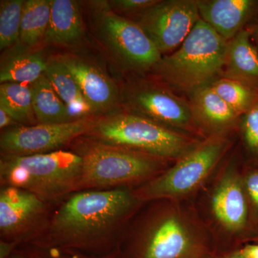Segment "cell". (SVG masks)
Here are the masks:
<instances>
[{
	"mask_svg": "<svg viewBox=\"0 0 258 258\" xmlns=\"http://www.w3.org/2000/svg\"><path fill=\"white\" fill-rule=\"evenodd\" d=\"M210 86L240 117L258 105L257 86L222 77Z\"/></svg>",
	"mask_w": 258,
	"mask_h": 258,
	"instance_id": "cell-23",
	"label": "cell"
},
{
	"mask_svg": "<svg viewBox=\"0 0 258 258\" xmlns=\"http://www.w3.org/2000/svg\"><path fill=\"white\" fill-rule=\"evenodd\" d=\"M77 81L93 113L111 109L118 102L114 83L96 66L71 55L57 57Z\"/></svg>",
	"mask_w": 258,
	"mask_h": 258,
	"instance_id": "cell-14",
	"label": "cell"
},
{
	"mask_svg": "<svg viewBox=\"0 0 258 258\" xmlns=\"http://www.w3.org/2000/svg\"><path fill=\"white\" fill-rule=\"evenodd\" d=\"M124 103L127 112L169 128L192 131L198 127L189 100L164 84L139 83L127 90Z\"/></svg>",
	"mask_w": 258,
	"mask_h": 258,
	"instance_id": "cell-10",
	"label": "cell"
},
{
	"mask_svg": "<svg viewBox=\"0 0 258 258\" xmlns=\"http://www.w3.org/2000/svg\"><path fill=\"white\" fill-rule=\"evenodd\" d=\"M222 134L210 135L183 154L169 170L134 191L139 201L174 199L198 188L222 159L228 147Z\"/></svg>",
	"mask_w": 258,
	"mask_h": 258,
	"instance_id": "cell-6",
	"label": "cell"
},
{
	"mask_svg": "<svg viewBox=\"0 0 258 258\" xmlns=\"http://www.w3.org/2000/svg\"><path fill=\"white\" fill-rule=\"evenodd\" d=\"M244 29L227 42L221 76L258 87V51Z\"/></svg>",
	"mask_w": 258,
	"mask_h": 258,
	"instance_id": "cell-16",
	"label": "cell"
},
{
	"mask_svg": "<svg viewBox=\"0 0 258 258\" xmlns=\"http://www.w3.org/2000/svg\"><path fill=\"white\" fill-rule=\"evenodd\" d=\"M16 123L17 122L12 118L11 115L0 107V128L2 130H5L7 128H12L16 125Z\"/></svg>",
	"mask_w": 258,
	"mask_h": 258,
	"instance_id": "cell-30",
	"label": "cell"
},
{
	"mask_svg": "<svg viewBox=\"0 0 258 258\" xmlns=\"http://www.w3.org/2000/svg\"><path fill=\"white\" fill-rule=\"evenodd\" d=\"M86 137L164 159H179L198 144L182 132L129 112L97 119Z\"/></svg>",
	"mask_w": 258,
	"mask_h": 258,
	"instance_id": "cell-5",
	"label": "cell"
},
{
	"mask_svg": "<svg viewBox=\"0 0 258 258\" xmlns=\"http://www.w3.org/2000/svg\"><path fill=\"white\" fill-rule=\"evenodd\" d=\"M237 253L244 258H258V244H249L241 249Z\"/></svg>",
	"mask_w": 258,
	"mask_h": 258,
	"instance_id": "cell-31",
	"label": "cell"
},
{
	"mask_svg": "<svg viewBox=\"0 0 258 258\" xmlns=\"http://www.w3.org/2000/svg\"><path fill=\"white\" fill-rule=\"evenodd\" d=\"M83 24L77 2L51 0V14L45 39L57 45H72L82 38Z\"/></svg>",
	"mask_w": 258,
	"mask_h": 258,
	"instance_id": "cell-18",
	"label": "cell"
},
{
	"mask_svg": "<svg viewBox=\"0 0 258 258\" xmlns=\"http://www.w3.org/2000/svg\"><path fill=\"white\" fill-rule=\"evenodd\" d=\"M51 14V0H27L22 15L20 40L27 46L37 45L45 37Z\"/></svg>",
	"mask_w": 258,
	"mask_h": 258,
	"instance_id": "cell-22",
	"label": "cell"
},
{
	"mask_svg": "<svg viewBox=\"0 0 258 258\" xmlns=\"http://www.w3.org/2000/svg\"><path fill=\"white\" fill-rule=\"evenodd\" d=\"M76 139L74 152L82 159V174L79 191L124 188L155 177L166 159L97 142Z\"/></svg>",
	"mask_w": 258,
	"mask_h": 258,
	"instance_id": "cell-4",
	"label": "cell"
},
{
	"mask_svg": "<svg viewBox=\"0 0 258 258\" xmlns=\"http://www.w3.org/2000/svg\"><path fill=\"white\" fill-rule=\"evenodd\" d=\"M48 203L28 190L2 186L0 191L1 241L20 244L32 240L47 222Z\"/></svg>",
	"mask_w": 258,
	"mask_h": 258,
	"instance_id": "cell-12",
	"label": "cell"
},
{
	"mask_svg": "<svg viewBox=\"0 0 258 258\" xmlns=\"http://www.w3.org/2000/svg\"><path fill=\"white\" fill-rule=\"evenodd\" d=\"M242 136L247 149L258 156V105L241 117Z\"/></svg>",
	"mask_w": 258,
	"mask_h": 258,
	"instance_id": "cell-26",
	"label": "cell"
},
{
	"mask_svg": "<svg viewBox=\"0 0 258 258\" xmlns=\"http://www.w3.org/2000/svg\"><path fill=\"white\" fill-rule=\"evenodd\" d=\"M0 107L23 125L37 124L32 104L31 84L5 83L0 86Z\"/></svg>",
	"mask_w": 258,
	"mask_h": 258,
	"instance_id": "cell-21",
	"label": "cell"
},
{
	"mask_svg": "<svg viewBox=\"0 0 258 258\" xmlns=\"http://www.w3.org/2000/svg\"><path fill=\"white\" fill-rule=\"evenodd\" d=\"M158 1L159 0H115L111 2V5L113 9L121 13L137 14L150 8Z\"/></svg>",
	"mask_w": 258,
	"mask_h": 258,
	"instance_id": "cell-27",
	"label": "cell"
},
{
	"mask_svg": "<svg viewBox=\"0 0 258 258\" xmlns=\"http://www.w3.org/2000/svg\"><path fill=\"white\" fill-rule=\"evenodd\" d=\"M227 42L200 19L179 47L154 69L160 83L174 91L192 94L221 76Z\"/></svg>",
	"mask_w": 258,
	"mask_h": 258,
	"instance_id": "cell-2",
	"label": "cell"
},
{
	"mask_svg": "<svg viewBox=\"0 0 258 258\" xmlns=\"http://www.w3.org/2000/svg\"><path fill=\"white\" fill-rule=\"evenodd\" d=\"M200 17L228 42L258 13L255 0H197Z\"/></svg>",
	"mask_w": 258,
	"mask_h": 258,
	"instance_id": "cell-13",
	"label": "cell"
},
{
	"mask_svg": "<svg viewBox=\"0 0 258 258\" xmlns=\"http://www.w3.org/2000/svg\"><path fill=\"white\" fill-rule=\"evenodd\" d=\"M48 250V249H47ZM55 258H94L86 257L79 254L68 253V252H57V251L49 250Z\"/></svg>",
	"mask_w": 258,
	"mask_h": 258,
	"instance_id": "cell-32",
	"label": "cell"
},
{
	"mask_svg": "<svg viewBox=\"0 0 258 258\" xmlns=\"http://www.w3.org/2000/svg\"><path fill=\"white\" fill-rule=\"evenodd\" d=\"M246 188L249 198L258 208V170L253 171L247 176Z\"/></svg>",
	"mask_w": 258,
	"mask_h": 258,
	"instance_id": "cell-29",
	"label": "cell"
},
{
	"mask_svg": "<svg viewBox=\"0 0 258 258\" xmlns=\"http://www.w3.org/2000/svg\"><path fill=\"white\" fill-rule=\"evenodd\" d=\"M221 258H244L242 257V256H241L240 254H239L237 253V252H236V253L233 254H231V255L228 256H225V257H222Z\"/></svg>",
	"mask_w": 258,
	"mask_h": 258,
	"instance_id": "cell-34",
	"label": "cell"
},
{
	"mask_svg": "<svg viewBox=\"0 0 258 258\" xmlns=\"http://www.w3.org/2000/svg\"><path fill=\"white\" fill-rule=\"evenodd\" d=\"M203 244L185 222L174 213L150 220L142 234L115 258H205Z\"/></svg>",
	"mask_w": 258,
	"mask_h": 258,
	"instance_id": "cell-7",
	"label": "cell"
},
{
	"mask_svg": "<svg viewBox=\"0 0 258 258\" xmlns=\"http://www.w3.org/2000/svg\"><path fill=\"white\" fill-rule=\"evenodd\" d=\"M47 63L38 53L14 56L2 64L0 83L32 84L45 74Z\"/></svg>",
	"mask_w": 258,
	"mask_h": 258,
	"instance_id": "cell-24",
	"label": "cell"
},
{
	"mask_svg": "<svg viewBox=\"0 0 258 258\" xmlns=\"http://www.w3.org/2000/svg\"><path fill=\"white\" fill-rule=\"evenodd\" d=\"M82 159L79 154L60 150L28 156L2 155V186L28 190L47 203L79 191Z\"/></svg>",
	"mask_w": 258,
	"mask_h": 258,
	"instance_id": "cell-3",
	"label": "cell"
},
{
	"mask_svg": "<svg viewBox=\"0 0 258 258\" xmlns=\"http://www.w3.org/2000/svg\"><path fill=\"white\" fill-rule=\"evenodd\" d=\"M97 119L86 117L67 123L21 125L7 128L0 137L2 155L46 154L87 135Z\"/></svg>",
	"mask_w": 258,
	"mask_h": 258,
	"instance_id": "cell-9",
	"label": "cell"
},
{
	"mask_svg": "<svg viewBox=\"0 0 258 258\" xmlns=\"http://www.w3.org/2000/svg\"><path fill=\"white\" fill-rule=\"evenodd\" d=\"M36 246V245H35ZM8 258H55L50 251L37 246L34 249H16Z\"/></svg>",
	"mask_w": 258,
	"mask_h": 258,
	"instance_id": "cell-28",
	"label": "cell"
},
{
	"mask_svg": "<svg viewBox=\"0 0 258 258\" xmlns=\"http://www.w3.org/2000/svg\"><path fill=\"white\" fill-rule=\"evenodd\" d=\"M44 74L67 106L73 120L86 118L93 113L77 81L58 58L47 61Z\"/></svg>",
	"mask_w": 258,
	"mask_h": 258,
	"instance_id": "cell-19",
	"label": "cell"
},
{
	"mask_svg": "<svg viewBox=\"0 0 258 258\" xmlns=\"http://www.w3.org/2000/svg\"><path fill=\"white\" fill-rule=\"evenodd\" d=\"M135 15L134 22L162 55L179 47L200 19L197 0H159Z\"/></svg>",
	"mask_w": 258,
	"mask_h": 258,
	"instance_id": "cell-8",
	"label": "cell"
},
{
	"mask_svg": "<svg viewBox=\"0 0 258 258\" xmlns=\"http://www.w3.org/2000/svg\"><path fill=\"white\" fill-rule=\"evenodd\" d=\"M252 32H253L254 36L255 37L256 40H257L258 43V21L257 23L255 24V25H254Z\"/></svg>",
	"mask_w": 258,
	"mask_h": 258,
	"instance_id": "cell-33",
	"label": "cell"
},
{
	"mask_svg": "<svg viewBox=\"0 0 258 258\" xmlns=\"http://www.w3.org/2000/svg\"><path fill=\"white\" fill-rule=\"evenodd\" d=\"M137 201L125 188L81 190L54 212L38 247L94 258H115L118 231Z\"/></svg>",
	"mask_w": 258,
	"mask_h": 258,
	"instance_id": "cell-1",
	"label": "cell"
},
{
	"mask_svg": "<svg viewBox=\"0 0 258 258\" xmlns=\"http://www.w3.org/2000/svg\"><path fill=\"white\" fill-rule=\"evenodd\" d=\"M103 9L99 15L102 36L120 60L136 71L155 69L163 56L143 29L110 8Z\"/></svg>",
	"mask_w": 258,
	"mask_h": 258,
	"instance_id": "cell-11",
	"label": "cell"
},
{
	"mask_svg": "<svg viewBox=\"0 0 258 258\" xmlns=\"http://www.w3.org/2000/svg\"><path fill=\"white\" fill-rule=\"evenodd\" d=\"M25 1L2 0L0 3V48L4 50L20 40Z\"/></svg>",
	"mask_w": 258,
	"mask_h": 258,
	"instance_id": "cell-25",
	"label": "cell"
},
{
	"mask_svg": "<svg viewBox=\"0 0 258 258\" xmlns=\"http://www.w3.org/2000/svg\"><path fill=\"white\" fill-rule=\"evenodd\" d=\"M212 210L217 221L227 230L243 228L247 222V203L242 186L235 176H227L217 186L212 197Z\"/></svg>",
	"mask_w": 258,
	"mask_h": 258,
	"instance_id": "cell-17",
	"label": "cell"
},
{
	"mask_svg": "<svg viewBox=\"0 0 258 258\" xmlns=\"http://www.w3.org/2000/svg\"><path fill=\"white\" fill-rule=\"evenodd\" d=\"M189 102L197 126L212 131V135L223 134L241 118L210 85L190 95Z\"/></svg>",
	"mask_w": 258,
	"mask_h": 258,
	"instance_id": "cell-15",
	"label": "cell"
},
{
	"mask_svg": "<svg viewBox=\"0 0 258 258\" xmlns=\"http://www.w3.org/2000/svg\"><path fill=\"white\" fill-rule=\"evenodd\" d=\"M31 87L32 104L37 123L52 124L73 121L67 106L45 74L32 83Z\"/></svg>",
	"mask_w": 258,
	"mask_h": 258,
	"instance_id": "cell-20",
	"label": "cell"
}]
</instances>
